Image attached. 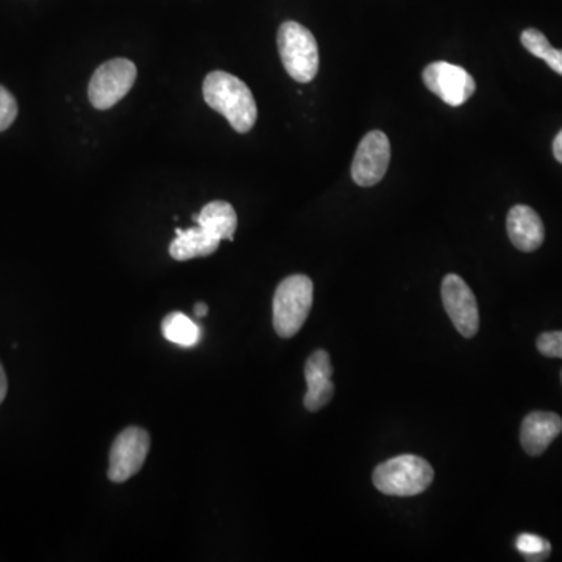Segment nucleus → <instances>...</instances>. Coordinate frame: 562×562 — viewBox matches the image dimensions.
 Returning <instances> with one entry per match:
<instances>
[{"label":"nucleus","instance_id":"1","mask_svg":"<svg viewBox=\"0 0 562 562\" xmlns=\"http://www.w3.org/2000/svg\"><path fill=\"white\" fill-rule=\"evenodd\" d=\"M203 99L208 107L221 113L233 130L247 133L257 122L258 108L249 86L235 75L214 71L203 82Z\"/></svg>","mask_w":562,"mask_h":562},{"label":"nucleus","instance_id":"2","mask_svg":"<svg viewBox=\"0 0 562 562\" xmlns=\"http://www.w3.org/2000/svg\"><path fill=\"white\" fill-rule=\"evenodd\" d=\"M314 285L306 275H291L278 285L272 311L274 328L280 338H292L302 330L313 308Z\"/></svg>","mask_w":562,"mask_h":562},{"label":"nucleus","instance_id":"3","mask_svg":"<svg viewBox=\"0 0 562 562\" xmlns=\"http://www.w3.org/2000/svg\"><path fill=\"white\" fill-rule=\"evenodd\" d=\"M434 470L428 461L416 455H400L388 459L374 470V486L394 497L422 494L433 483Z\"/></svg>","mask_w":562,"mask_h":562},{"label":"nucleus","instance_id":"4","mask_svg":"<svg viewBox=\"0 0 562 562\" xmlns=\"http://www.w3.org/2000/svg\"><path fill=\"white\" fill-rule=\"evenodd\" d=\"M281 63L292 79L310 83L319 71V47L310 30L299 22L281 24L277 35Z\"/></svg>","mask_w":562,"mask_h":562},{"label":"nucleus","instance_id":"5","mask_svg":"<svg viewBox=\"0 0 562 562\" xmlns=\"http://www.w3.org/2000/svg\"><path fill=\"white\" fill-rule=\"evenodd\" d=\"M136 66L127 58H114L100 65L91 77L88 96L97 110H108L129 94L136 82Z\"/></svg>","mask_w":562,"mask_h":562},{"label":"nucleus","instance_id":"6","mask_svg":"<svg viewBox=\"0 0 562 562\" xmlns=\"http://www.w3.org/2000/svg\"><path fill=\"white\" fill-rule=\"evenodd\" d=\"M150 450V434L144 428L129 427L118 434L110 450L108 478L125 483L139 474Z\"/></svg>","mask_w":562,"mask_h":562},{"label":"nucleus","instance_id":"7","mask_svg":"<svg viewBox=\"0 0 562 562\" xmlns=\"http://www.w3.org/2000/svg\"><path fill=\"white\" fill-rule=\"evenodd\" d=\"M424 83L431 93L450 107L466 104L474 96L475 80L466 69L447 61H436L424 69Z\"/></svg>","mask_w":562,"mask_h":562},{"label":"nucleus","instance_id":"8","mask_svg":"<svg viewBox=\"0 0 562 562\" xmlns=\"http://www.w3.org/2000/svg\"><path fill=\"white\" fill-rule=\"evenodd\" d=\"M441 294L445 311L459 335L474 338L480 328V314L472 289L459 275L449 274L442 281Z\"/></svg>","mask_w":562,"mask_h":562},{"label":"nucleus","instance_id":"9","mask_svg":"<svg viewBox=\"0 0 562 562\" xmlns=\"http://www.w3.org/2000/svg\"><path fill=\"white\" fill-rule=\"evenodd\" d=\"M391 161V144L388 136L380 130L369 132L361 139L352 163V177L356 185L374 186L388 172Z\"/></svg>","mask_w":562,"mask_h":562},{"label":"nucleus","instance_id":"10","mask_svg":"<svg viewBox=\"0 0 562 562\" xmlns=\"http://www.w3.org/2000/svg\"><path fill=\"white\" fill-rule=\"evenodd\" d=\"M333 366H331L330 355L325 350H316L311 353L305 364V380L308 391H306L303 405L311 413L322 410L330 403L335 395V385L331 381Z\"/></svg>","mask_w":562,"mask_h":562},{"label":"nucleus","instance_id":"11","mask_svg":"<svg viewBox=\"0 0 562 562\" xmlns=\"http://www.w3.org/2000/svg\"><path fill=\"white\" fill-rule=\"evenodd\" d=\"M562 431V419L555 413L534 411L528 414L520 428V442L528 455L539 456L548 449Z\"/></svg>","mask_w":562,"mask_h":562},{"label":"nucleus","instance_id":"12","mask_svg":"<svg viewBox=\"0 0 562 562\" xmlns=\"http://www.w3.org/2000/svg\"><path fill=\"white\" fill-rule=\"evenodd\" d=\"M506 228H508L509 239L522 252H534L544 242L545 230L541 217L527 205H516L511 208Z\"/></svg>","mask_w":562,"mask_h":562},{"label":"nucleus","instance_id":"13","mask_svg":"<svg viewBox=\"0 0 562 562\" xmlns=\"http://www.w3.org/2000/svg\"><path fill=\"white\" fill-rule=\"evenodd\" d=\"M177 238L171 242L169 253L175 261H189L194 258L210 257L219 249L221 241L214 238L202 227L188 228V230H175Z\"/></svg>","mask_w":562,"mask_h":562},{"label":"nucleus","instance_id":"14","mask_svg":"<svg viewBox=\"0 0 562 562\" xmlns=\"http://www.w3.org/2000/svg\"><path fill=\"white\" fill-rule=\"evenodd\" d=\"M194 221L219 241H224V239L233 241L236 228H238L235 208L224 200H214L205 205L199 214H194Z\"/></svg>","mask_w":562,"mask_h":562},{"label":"nucleus","instance_id":"15","mask_svg":"<svg viewBox=\"0 0 562 562\" xmlns=\"http://www.w3.org/2000/svg\"><path fill=\"white\" fill-rule=\"evenodd\" d=\"M161 331L164 338L180 347H194L202 339L199 325L178 311L164 317Z\"/></svg>","mask_w":562,"mask_h":562},{"label":"nucleus","instance_id":"16","mask_svg":"<svg viewBox=\"0 0 562 562\" xmlns=\"http://www.w3.org/2000/svg\"><path fill=\"white\" fill-rule=\"evenodd\" d=\"M520 41L531 55L541 58L553 71L562 75V50L555 49L552 44L548 43L544 33L536 29H527L520 36Z\"/></svg>","mask_w":562,"mask_h":562},{"label":"nucleus","instance_id":"17","mask_svg":"<svg viewBox=\"0 0 562 562\" xmlns=\"http://www.w3.org/2000/svg\"><path fill=\"white\" fill-rule=\"evenodd\" d=\"M516 547L522 555L527 556L528 561H544L552 552L550 542L530 533H522L517 536Z\"/></svg>","mask_w":562,"mask_h":562},{"label":"nucleus","instance_id":"18","mask_svg":"<svg viewBox=\"0 0 562 562\" xmlns=\"http://www.w3.org/2000/svg\"><path fill=\"white\" fill-rule=\"evenodd\" d=\"M18 118V102L4 86H0V132L10 129Z\"/></svg>","mask_w":562,"mask_h":562},{"label":"nucleus","instance_id":"19","mask_svg":"<svg viewBox=\"0 0 562 562\" xmlns=\"http://www.w3.org/2000/svg\"><path fill=\"white\" fill-rule=\"evenodd\" d=\"M539 352L548 358H561L562 360V331H547L542 333L536 342Z\"/></svg>","mask_w":562,"mask_h":562},{"label":"nucleus","instance_id":"20","mask_svg":"<svg viewBox=\"0 0 562 562\" xmlns=\"http://www.w3.org/2000/svg\"><path fill=\"white\" fill-rule=\"evenodd\" d=\"M8 392L7 374H5L4 367L0 364V403L4 402Z\"/></svg>","mask_w":562,"mask_h":562},{"label":"nucleus","instance_id":"21","mask_svg":"<svg viewBox=\"0 0 562 562\" xmlns=\"http://www.w3.org/2000/svg\"><path fill=\"white\" fill-rule=\"evenodd\" d=\"M553 155H555L559 163H562V130L556 135L555 141H553Z\"/></svg>","mask_w":562,"mask_h":562},{"label":"nucleus","instance_id":"22","mask_svg":"<svg viewBox=\"0 0 562 562\" xmlns=\"http://www.w3.org/2000/svg\"><path fill=\"white\" fill-rule=\"evenodd\" d=\"M194 313H196L197 317H205L208 314V305L207 303H197L196 308H194Z\"/></svg>","mask_w":562,"mask_h":562},{"label":"nucleus","instance_id":"23","mask_svg":"<svg viewBox=\"0 0 562 562\" xmlns=\"http://www.w3.org/2000/svg\"><path fill=\"white\" fill-rule=\"evenodd\" d=\"M561 380H562V374H561Z\"/></svg>","mask_w":562,"mask_h":562}]
</instances>
